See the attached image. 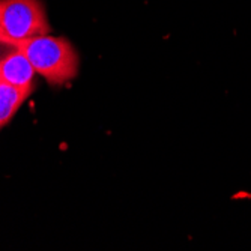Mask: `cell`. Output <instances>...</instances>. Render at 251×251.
Listing matches in <instances>:
<instances>
[{
  "mask_svg": "<svg viewBox=\"0 0 251 251\" xmlns=\"http://www.w3.org/2000/svg\"><path fill=\"white\" fill-rule=\"evenodd\" d=\"M11 45L25 53L33 70L50 84H63L77 75V53L73 45L63 38L41 35Z\"/></svg>",
  "mask_w": 251,
  "mask_h": 251,
  "instance_id": "6da1fadb",
  "label": "cell"
},
{
  "mask_svg": "<svg viewBox=\"0 0 251 251\" xmlns=\"http://www.w3.org/2000/svg\"><path fill=\"white\" fill-rule=\"evenodd\" d=\"M49 32L47 14L39 0H0V41L11 45Z\"/></svg>",
  "mask_w": 251,
  "mask_h": 251,
  "instance_id": "7a4b0ae2",
  "label": "cell"
},
{
  "mask_svg": "<svg viewBox=\"0 0 251 251\" xmlns=\"http://www.w3.org/2000/svg\"><path fill=\"white\" fill-rule=\"evenodd\" d=\"M35 70L26 54L17 47H12L8 53L0 57V80L15 86L18 89L33 90Z\"/></svg>",
  "mask_w": 251,
  "mask_h": 251,
  "instance_id": "3957f363",
  "label": "cell"
},
{
  "mask_svg": "<svg viewBox=\"0 0 251 251\" xmlns=\"http://www.w3.org/2000/svg\"><path fill=\"white\" fill-rule=\"evenodd\" d=\"M32 90L18 89L0 80V129H2L18 111V108L27 100Z\"/></svg>",
  "mask_w": 251,
  "mask_h": 251,
  "instance_id": "277c9868",
  "label": "cell"
}]
</instances>
